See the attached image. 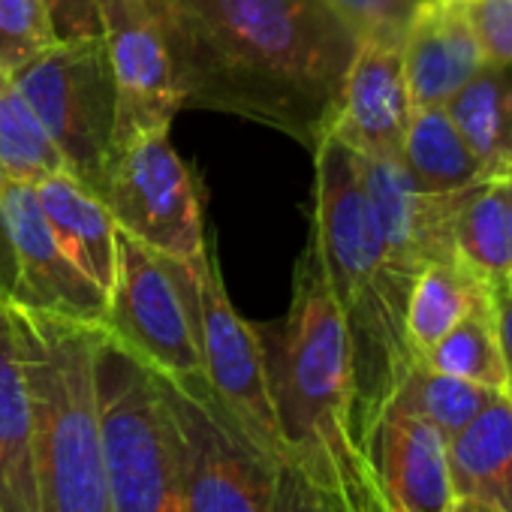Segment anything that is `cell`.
Here are the masks:
<instances>
[{
    "label": "cell",
    "instance_id": "1",
    "mask_svg": "<svg viewBox=\"0 0 512 512\" xmlns=\"http://www.w3.org/2000/svg\"><path fill=\"white\" fill-rule=\"evenodd\" d=\"M181 109L263 124L314 151L362 46L326 0H145Z\"/></svg>",
    "mask_w": 512,
    "mask_h": 512
},
{
    "label": "cell",
    "instance_id": "2",
    "mask_svg": "<svg viewBox=\"0 0 512 512\" xmlns=\"http://www.w3.org/2000/svg\"><path fill=\"white\" fill-rule=\"evenodd\" d=\"M311 238L320 250L329 290L341 308L353 353V416L359 443L419 362L407 341V278L386 253L368 202L359 157L326 136L314 151Z\"/></svg>",
    "mask_w": 512,
    "mask_h": 512
},
{
    "label": "cell",
    "instance_id": "3",
    "mask_svg": "<svg viewBox=\"0 0 512 512\" xmlns=\"http://www.w3.org/2000/svg\"><path fill=\"white\" fill-rule=\"evenodd\" d=\"M263 350L275 422L290 458L320 482L356 446L353 353L320 250L308 235L293 272V299L281 320L253 323Z\"/></svg>",
    "mask_w": 512,
    "mask_h": 512
},
{
    "label": "cell",
    "instance_id": "4",
    "mask_svg": "<svg viewBox=\"0 0 512 512\" xmlns=\"http://www.w3.org/2000/svg\"><path fill=\"white\" fill-rule=\"evenodd\" d=\"M10 317L31 401L40 512H112L97 404L100 326L13 305Z\"/></svg>",
    "mask_w": 512,
    "mask_h": 512
},
{
    "label": "cell",
    "instance_id": "5",
    "mask_svg": "<svg viewBox=\"0 0 512 512\" xmlns=\"http://www.w3.org/2000/svg\"><path fill=\"white\" fill-rule=\"evenodd\" d=\"M163 377V374H160ZM178 434L187 512H344L335 482L256 443L205 377H163Z\"/></svg>",
    "mask_w": 512,
    "mask_h": 512
},
{
    "label": "cell",
    "instance_id": "6",
    "mask_svg": "<svg viewBox=\"0 0 512 512\" xmlns=\"http://www.w3.org/2000/svg\"><path fill=\"white\" fill-rule=\"evenodd\" d=\"M97 404L112 512H187L181 434L163 377L103 326Z\"/></svg>",
    "mask_w": 512,
    "mask_h": 512
},
{
    "label": "cell",
    "instance_id": "7",
    "mask_svg": "<svg viewBox=\"0 0 512 512\" xmlns=\"http://www.w3.org/2000/svg\"><path fill=\"white\" fill-rule=\"evenodd\" d=\"M13 79L55 142L64 169L100 196L115 160V82L103 34L55 43Z\"/></svg>",
    "mask_w": 512,
    "mask_h": 512
},
{
    "label": "cell",
    "instance_id": "8",
    "mask_svg": "<svg viewBox=\"0 0 512 512\" xmlns=\"http://www.w3.org/2000/svg\"><path fill=\"white\" fill-rule=\"evenodd\" d=\"M103 329L163 377H205L190 260H172L118 232V269Z\"/></svg>",
    "mask_w": 512,
    "mask_h": 512
},
{
    "label": "cell",
    "instance_id": "9",
    "mask_svg": "<svg viewBox=\"0 0 512 512\" xmlns=\"http://www.w3.org/2000/svg\"><path fill=\"white\" fill-rule=\"evenodd\" d=\"M118 232L172 260L205 247L202 187L166 133H151L115 154L100 190Z\"/></svg>",
    "mask_w": 512,
    "mask_h": 512
},
{
    "label": "cell",
    "instance_id": "10",
    "mask_svg": "<svg viewBox=\"0 0 512 512\" xmlns=\"http://www.w3.org/2000/svg\"><path fill=\"white\" fill-rule=\"evenodd\" d=\"M0 299L13 308L103 326L106 293L58 244L37 184L0 178Z\"/></svg>",
    "mask_w": 512,
    "mask_h": 512
},
{
    "label": "cell",
    "instance_id": "11",
    "mask_svg": "<svg viewBox=\"0 0 512 512\" xmlns=\"http://www.w3.org/2000/svg\"><path fill=\"white\" fill-rule=\"evenodd\" d=\"M190 275L205 383L266 452L290 458L275 422L260 341H256L253 323L238 317L229 302L211 241H205V247L190 256Z\"/></svg>",
    "mask_w": 512,
    "mask_h": 512
},
{
    "label": "cell",
    "instance_id": "12",
    "mask_svg": "<svg viewBox=\"0 0 512 512\" xmlns=\"http://www.w3.org/2000/svg\"><path fill=\"white\" fill-rule=\"evenodd\" d=\"M100 34L115 82V154L166 133L181 112L166 43L145 0H100Z\"/></svg>",
    "mask_w": 512,
    "mask_h": 512
},
{
    "label": "cell",
    "instance_id": "13",
    "mask_svg": "<svg viewBox=\"0 0 512 512\" xmlns=\"http://www.w3.org/2000/svg\"><path fill=\"white\" fill-rule=\"evenodd\" d=\"M359 175L386 241L389 260L416 281L431 263L455 260V214L464 190L425 193L413 184L401 160L359 157Z\"/></svg>",
    "mask_w": 512,
    "mask_h": 512
},
{
    "label": "cell",
    "instance_id": "14",
    "mask_svg": "<svg viewBox=\"0 0 512 512\" xmlns=\"http://www.w3.org/2000/svg\"><path fill=\"white\" fill-rule=\"evenodd\" d=\"M413 115L401 43L362 40L329 136L368 160H398Z\"/></svg>",
    "mask_w": 512,
    "mask_h": 512
},
{
    "label": "cell",
    "instance_id": "15",
    "mask_svg": "<svg viewBox=\"0 0 512 512\" xmlns=\"http://www.w3.org/2000/svg\"><path fill=\"white\" fill-rule=\"evenodd\" d=\"M395 512H449L455 491L446 437L404 407H383L356 443Z\"/></svg>",
    "mask_w": 512,
    "mask_h": 512
},
{
    "label": "cell",
    "instance_id": "16",
    "mask_svg": "<svg viewBox=\"0 0 512 512\" xmlns=\"http://www.w3.org/2000/svg\"><path fill=\"white\" fill-rule=\"evenodd\" d=\"M413 109L446 106L488 61L461 0L419 4L401 40Z\"/></svg>",
    "mask_w": 512,
    "mask_h": 512
},
{
    "label": "cell",
    "instance_id": "17",
    "mask_svg": "<svg viewBox=\"0 0 512 512\" xmlns=\"http://www.w3.org/2000/svg\"><path fill=\"white\" fill-rule=\"evenodd\" d=\"M37 199L64 253L109 299L118 269V226L103 199L70 172L37 181Z\"/></svg>",
    "mask_w": 512,
    "mask_h": 512
},
{
    "label": "cell",
    "instance_id": "18",
    "mask_svg": "<svg viewBox=\"0 0 512 512\" xmlns=\"http://www.w3.org/2000/svg\"><path fill=\"white\" fill-rule=\"evenodd\" d=\"M0 512H40L31 401L10 305L0 299Z\"/></svg>",
    "mask_w": 512,
    "mask_h": 512
},
{
    "label": "cell",
    "instance_id": "19",
    "mask_svg": "<svg viewBox=\"0 0 512 512\" xmlns=\"http://www.w3.org/2000/svg\"><path fill=\"white\" fill-rule=\"evenodd\" d=\"M455 497H476L512 512V401L497 392L446 440Z\"/></svg>",
    "mask_w": 512,
    "mask_h": 512
},
{
    "label": "cell",
    "instance_id": "20",
    "mask_svg": "<svg viewBox=\"0 0 512 512\" xmlns=\"http://www.w3.org/2000/svg\"><path fill=\"white\" fill-rule=\"evenodd\" d=\"M455 260L485 290L512 284L509 175L464 190L455 214Z\"/></svg>",
    "mask_w": 512,
    "mask_h": 512
},
{
    "label": "cell",
    "instance_id": "21",
    "mask_svg": "<svg viewBox=\"0 0 512 512\" xmlns=\"http://www.w3.org/2000/svg\"><path fill=\"white\" fill-rule=\"evenodd\" d=\"M446 112L491 178L512 175V64H485Z\"/></svg>",
    "mask_w": 512,
    "mask_h": 512
},
{
    "label": "cell",
    "instance_id": "22",
    "mask_svg": "<svg viewBox=\"0 0 512 512\" xmlns=\"http://www.w3.org/2000/svg\"><path fill=\"white\" fill-rule=\"evenodd\" d=\"M398 160L425 193H458L491 178L467 148L446 106L413 109Z\"/></svg>",
    "mask_w": 512,
    "mask_h": 512
},
{
    "label": "cell",
    "instance_id": "23",
    "mask_svg": "<svg viewBox=\"0 0 512 512\" xmlns=\"http://www.w3.org/2000/svg\"><path fill=\"white\" fill-rule=\"evenodd\" d=\"M485 293V287L461 263L425 266L407 299V341L416 359H422Z\"/></svg>",
    "mask_w": 512,
    "mask_h": 512
},
{
    "label": "cell",
    "instance_id": "24",
    "mask_svg": "<svg viewBox=\"0 0 512 512\" xmlns=\"http://www.w3.org/2000/svg\"><path fill=\"white\" fill-rule=\"evenodd\" d=\"M434 371L479 383L485 389L503 392L506 374L491 314V296L488 290L470 305V311L419 359Z\"/></svg>",
    "mask_w": 512,
    "mask_h": 512
},
{
    "label": "cell",
    "instance_id": "25",
    "mask_svg": "<svg viewBox=\"0 0 512 512\" xmlns=\"http://www.w3.org/2000/svg\"><path fill=\"white\" fill-rule=\"evenodd\" d=\"M67 172L64 160L10 73L0 70V178L37 184Z\"/></svg>",
    "mask_w": 512,
    "mask_h": 512
},
{
    "label": "cell",
    "instance_id": "26",
    "mask_svg": "<svg viewBox=\"0 0 512 512\" xmlns=\"http://www.w3.org/2000/svg\"><path fill=\"white\" fill-rule=\"evenodd\" d=\"M497 392L485 389L479 383L443 374L428 368L425 362H416L410 368V374L401 380V386L395 389L392 401L395 407H404L416 416H422L425 422H431L446 440L452 434H458ZM386 404V407H389Z\"/></svg>",
    "mask_w": 512,
    "mask_h": 512
},
{
    "label": "cell",
    "instance_id": "27",
    "mask_svg": "<svg viewBox=\"0 0 512 512\" xmlns=\"http://www.w3.org/2000/svg\"><path fill=\"white\" fill-rule=\"evenodd\" d=\"M55 43L40 0H0V70L13 76Z\"/></svg>",
    "mask_w": 512,
    "mask_h": 512
},
{
    "label": "cell",
    "instance_id": "28",
    "mask_svg": "<svg viewBox=\"0 0 512 512\" xmlns=\"http://www.w3.org/2000/svg\"><path fill=\"white\" fill-rule=\"evenodd\" d=\"M335 7L362 40H386L401 43L413 7L407 0H326Z\"/></svg>",
    "mask_w": 512,
    "mask_h": 512
},
{
    "label": "cell",
    "instance_id": "29",
    "mask_svg": "<svg viewBox=\"0 0 512 512\" xmlns=\"http://www.w3.org/2000/svg\"><path fill=\"white\" fill-rule=\"evenodd\" d=\"M488 64H512V0H461Z\"/></svg>",
    "mask_w": 512,
    "mask_h": 512
},
{
    "label": "cell",
    "instance_id": "30",
    "mask_svg": "<svg viewBox=\"0 0 512 512\" xmlns=\"http://www.w3.org/2000/svg\"><path fill=\"white\" fill-rule=\"evenodd\" d=\"M332 482L338 485L341 491V503H344V512H392L365 452L359 446H353L338 464H335V473H332Z\"/></svg>",
    "mask_w": 512,
    "mask_h": 512
},
{
    "label": "cell",
    "instance_id": "31",
    "mask_svg": "<svg viewBox=\"0 0 512 512\" xmlns=\"http://www.w3.org/2000/svg\"><path fill=\"white\" fill-rule=\"evenodd\" d=\"M58 43L100 37V0H40Z\"/></svg>",
    "mask_w": 512,
    "mask_h": 512
},
{
    "label": "cell",
    "instance_id": "32",
    "mask_svg": "<svg viewBox=\"0 0 512 512\" xmlns=\"http://www.w3.org/2000/svg\"><path fill=\"white\" fill-rule=\"evenodd\" d=\"M488 296H491V314H494V329H497V344L506 374L503 395L512 401V284L494 287L488 290Z\"/></svg>",
    "mask_w": 512,
    "mask_h": 512
},
{
    "label": "cell",
    "instance_id": "33",
    "mask_svg": "<svg viewBox=\"0 0 512 512\" xmlns=\"http://www.w3.org/2000/svg\"><path fill=\"white\" fill-rule=\"evenodd\" d=\"M449 512H503L500 506L494 503H485V500H476V497H455Z\"/></svg>",
    "mask_w": 512,
    "mask_h": 512
},
{
    "label": "cell",
    "instance_id": "34",
    "mask_svg": "<svg viewBox=\"0 0 512 512\" xmlns=\"http://www.w3.org/2000/svg\"><path fill=\"white\" fill-rule=\"evenodd\" d=\"M509 232H512V175H509Z\"/></svg>",
    "mask_w": 512,
    "mask_h": 512
},
{
    "label": "cell",
    "instance_id": "35",
    "mask_svg": "<svg viewBox=\"0 0 512 512\" xmlns=\"http://www.w3.org/2000/svg\"><path fill=\"white\" fill-rule=\"evenodd\" d=\"M407 4H410V7H413V10H416V7H419V4H428V0H407Z\"/></svg>",
    "mask_w": 512,
    "mask_h": 512
},
{
    "label": "cell",
    "instance_id": "36",
    "mask_svg": "<svg viewBox=\"0 0 512 512\" xmlns=\"http://www.w3.org/2000/svg\"><path fill=\"white\" fill-rule=\"evenodd\" d=\"M392 512H395V509H392Z\"/></svg>",
    "mask_w": 512,
    "mask_h": 512
}]
</instances>
